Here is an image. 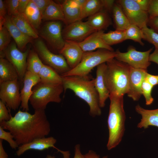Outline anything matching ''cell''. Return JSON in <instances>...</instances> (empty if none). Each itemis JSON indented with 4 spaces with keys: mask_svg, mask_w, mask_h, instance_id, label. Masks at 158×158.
<instances>
[{
    "mask_svg": "<svg viewBox=\"0 0 158 158\" xmlns=\"http://www.w3.org/2000/svg\"><path fill=\"white\" fill-rule=\"evenodd\" d=\"M0 125L12 134L19 146L46 137L51 130L45 110L42 109L35 110L33 114L19 110L14 116L11 115L9 121Z\"/></svg>",
    "mask_w": 158,
    "mask_h": 158,
    "instance_id": "6da1fadb",
    "label": "cell"
},
{
    "mask_svg": "<svg viewBox=\"0 0 158 158\" xmlns=\"http://www.w3.org/2000/svg\"><path fill=\"white\" fill-rule=\"evenodd\" d=\"M62 77L64 91L67 89L71 90L77 96L86 102L89 106V114L92 117L101 115L102 111L99 105V95L95 87V79H91L88 75Z\"/></svg>",
    "mask_w": 158,
    "mask_h": 158,
    "instance_id": "7a4b0ae2",
    "label": "cell"
},
{
    "mask_svg": "<svg viewBox=\"0 0 158 158\" xmlns=\"http://www.w3.org/2000/svg\"><path fill=\"white\" fill-rule=\"evenodd\" d=\"M123 96L109 95L110 104L107 119L109 138L107 147L110 150L121 142L125 130L126 119Z\"/></svg>",
    "mask_w": 158,
    "mask_h": 158,
    "instance_id": "3957f363",
    "label": "cell"
},
{
    "mask_svg": "<svg viewBox=\"0 0 158 158\" xmlns=\"http://www.w3.org/2000/svg\"><path fill=\"white\" fill-rule=\"evenodd\" d=\"M106 64L104 78L109 95L123 96L128 90L130 66L115 58Z\"/></svg>",
    "mask_w": 158,
    "mask_h": 158,
    "instance_id": "277c9868",
    "label": "cell"
},
{
    "mask_svg": "<svg viewBox=\"0 0 158 158\" xmlns=\"http://www.w3.org/2000/svg\"><path fill=\"white\" fill-rule=\"evenodd\" d=\"M63 91L62 83L52 84L40 82L33 89L29 101L34 110H45L50 102H61L60 95Z\"/></svg>",
    "mask_w": 158,
    "mask_h": 158,
    "instance_id": "5b68a950",
    "label": "cell"
},
{
    "mask_svg": "<svg viewBox=\"0 0 158 158\" xmlns=\"http://www.w3.org/2000/svg\"><path fill=\"white\" fill-rule=\"evenodd\" d=\"M116 55V51L105 49H99L95 51L84 52L79 64L61 76H87L94 68L115 58Z\"/></svg>",
    "mask_w": 158,
    "mask_h": 158,
    "instance_id": "8992f818",
    "label": "cell"
},
{
    "mask_svg": "<svg viewBox=\"0 0 158 158\" xmlns=\"http://www.w3.org/2000/svg\"><path fill=\"white\" fill-rule=\"evenodd\" d=\"M34 47L35 51L41 60L61 75L71 69L63 56L61 54H55L51 52L42 40H36Z\"/></svg>",
    "mask_w": 158,
    "mask_h": 158,
    "instance_id": "52a82bcc",
    "label": "cell"
},
{
    "mask_svg": "<svg viewBox=\"0 0 158 158\" xmlns=\"http://www.w3.org/2000/svg\"><path fill=\"white\" fill-rule=\"evenodd\" d=\"M153 49L152 48L146 51H140L137 50L133 47L130 46L126 52H122L118 49L116 50L115 58L132 68L147 70L151 63L149 58Z\"/></svg>",
    "mask_w": 158,
    "mask_h": 158,
    "instance_id": "ba28073f",
    "label": "cell"
},
{
    "mask_svg": "<svg viewBox=\"0 0 158 158\" xmlns=\"http://www.w3.org/2000/svg\"><path fill=\"white\" fill-rule=\"evenodd\" d=\"M20 88L18 80L0 83V100L10 109L16 110L20 106Z\"/></svg>",
    "mask_w": 158,
    "mask_h": 158,
    "instance_id": "9c48e42d",
    "label": "cell"
},
{
    "mask_svg": "<svg viewBox=\"0 0 158 158\" xmlns=\"http://www.w3.org/2000/svg\"><path fill=\"white\" fill-rule=\"evenodd\" d=\"M116 2L121 7L131 24L141 29L147 25L148 13L142 9L135 0H119Z\"/></svg>",
    "mask_w": 158,
    "mask_h": 158,
    "instance_id": "30bf717a",
    "label": "cell"
},
{
    "mask_svg": "<svg viewBox=\"0 0 158 158\" xmlns=\"http://www.w3.org/2000/svg\"><path fill=\"white\" fill-rule=\"evenodd\" d=\"M14 42L9 45L4 53V58L8 60L14 66L19 77L20 83H23L26 71L27 60L30 51L29 49L23 52Z\"/></svg>",
    "mask_w": 158,
    "mask_h": 158,
    "instance_id": "8fae6325",
    "label": "cell"
},
{
    "mask_svg": "<svg viewBox=\"0 0 158 158\" xmlns=\"http://www.w3.org/2000/svg\"><path fill=\"white\" fill-rule=\"evenodd\" d=\"M62 31V25L60 21H49L42 27L39 35L52 48L59 52L65 42Z\"/></svg>",
    "mask_w": 158,
    "mask_h": 158,
    "instance_id": "7c38bea8",
    "label": "cell"
},
{
    "mask_svg": "<svg viewBox=\"0 0 158 158\" xmlns=\"http://www.w3.org/2000/svg\"><path fill=\"white\" fill-rule=\"evenodd\" d=\"M96 31L86 21L80 20L67 25L62 30V34L65 40L79 42Z\"/></svg>",
    "mask_w": 158,
    "mask_h": 158,
    "instance_id": "4fadbf2b",
    "label": "cell"
},
{
    "mask_svg": "<svg viewBox=\"0 0 158 158\" xmlns=\"http://www.w3.org/2000/svg\"><path fill=\"white\" fill-rule=\"evenodd\" d=\"M147 72V70L130 67L127 94L128 97L134 101H138L142 95V85Z\"/></svg>",
    "mask_w": 158,
    "mask_h": 158,
    "instance_id": "5bb4252c",
    "label": "cell"
},
{
    "mask_svg": "<svg viewBox=\"0 0 158 158\" xmlns=\"http://www.w3.org/2000/svg\"><path fill=\"white\" fill-rule=\"evenodd\" d=\"M59 52L65 58L70 68L72 69L80 63L84 52L78 42L65 40L64 45Z\"/></svg>",
    "mask_w": 158,
    "mask_h": 158,
    "instance_id": "9a60e30c",
    "label": "cell"
},
{
    "mask_svg": "<svg viewBox=\"0 0 158 158\" xmlns=\"http://www.w3.org/2000/svg\"><path fill=\"white\" fill-rule=\"evenodd\" d=\"M38 75L27 71L24 75L23 86L20 91L21 104L20 107L24 111H28L29 109L28 102L32 94L33 87L40 82Z\"/></svg>",
    "mask_w": 158,
    "mask_h": 158,
    "instance_id": "2e32d148",
    "label": "cell"
},
{
    "mask_svg": "<svg viewBox=\"0 0 158 158\" xmlns=\"http://www.w3.org/2000/svg\"><path fill=\"white\" fill-rule=\"evenodd\" d=\"M104 31H96L83 41L78 42L84 52L93 51L97 49H105L114 51L111 47L106 44L102 38Z\"/></svg>",
    "mask_w": 158,
    "mask_h": 158,
    "instance_id": "e0dca14e",
    "label": "cell"
},
{
    "mask_svg": "<svg viewBox=\"0 0 158 158\" xmlns=\"http://www.w3.org/2000/svg\"><path fill=\"white\" fill-rule=\"evenodd\" d=\"M106 67V63L97 66L96 77L95 78V87L99 95V105L101 108L104 107L106 101L109 98L110 95L104 78Z\"/></svg>",
    "mask_w": 158,
    "mask_h": 158,
    "instance_id": "ac0fdd59",
    "label": "cell"
},
{
    "mask_svg": "<svg viewBox=\"0 0 158 158\" xmlns=\"http://www.w3.org/2000/svg\"><path fill=\"white\" fill-rule=\"evenodd\" d=\"M56 142V140L52 136L35 139L29 143L19 146L16 152V154L19 156L29 150L42 151L51 147L55 148L58 151L59 149L54 146Z\"/></svg>",
    "mask_w": 158,
    "mask_h": 158,
    "instance_id": "d6986e66",
    "label": "cell"
},
{
    "mask_svg": "<svg viewBox=\"0 0 158 158\" xmlns=\"http://www.w3.org/2000/svg\"><path fill=\"white\" fill-rule=\"evenodd\" d=\"M3 26L8 30L20 51L23 50L27 44L31 41L32 38L23 33L16 26L12 20L11 16L8 15L6 16Z\"/></svg>",
    "mask_w": 158,
    "mask_h": 158,
    "instance_id": "ffe728a7",
    "label": "cell"
},
{
    "mask_svg": "<svg viewBox=\"0 0 158 158\" xmlns=\"http://www.w3.org/2000/svg\"><path fill=\"white\" fill-rule=\"evenodd\" d=\"M64 18V23L67 25L82 20V7L75 0H66L61 4Z\"/></svg>",
    "mask_w": 158,
    "mask_h": 158,
    "instance_id": "44dd1931",
    "label": "cell"
},
{
    "mask_svg": "<svg viewBox=\"0 0 158 158\" xmlns=\"http://www.w3.org/2000/svg\"><path fill=\"white\" fill-rule=\"evenodd\" d=\"M135 110L142 117L137 125L138 128L146 129L150 126L158 127V109H147L137 104L135 107Z\"/></svg>",
    "mask_w": 158,
    "mask_h": 158,
    "instance_id": "7402d4cb",
    "label": "cell"
},
{
    "mask_svg": "<svg viewBox=\"0 0 158 158\" xmlns=\"http://www.w3.org/2000/svg\"><path fill=\"white\" fill-rule=\"evenodd\" d=\"M108 12L102 10L88 17L86 22L96 31L107 29L112 24Z\"/></svg>",
    "mask_w": 158,
    "mask_h": 158,
    "instance_id": "603a6c76",
    "label": "cell"
},
{
    "mask_svg": "<svg viewBox=\"0 0 158 158\" xmlns=\"http://www.w3.org/2000/svg\"><path fill=\"white\" fill-rule=\"evenodd\" d=\"M13 23L24 34L33 39H37L38 35L35 30L29 22L23 13H18L11 16Z\"/></svg>",
    "mask_w": 158,
    "mask_h": 158,
    "instance_id": "cb8c5ba5",
    "label": "cell"
},
{
    "mask_svg": "<svg viewBox=\"0 0 158 158\" xmlns=\"http://www.w3.org/2000/svg\"><path fill=\"white\" fill-rule=\"evenodd\" d=\"M18 80L19 77L14 66L4 58H0V83Z\"/></svg>",
    "mask_w": 158,
    "mask_h": 158,
    "instance_id": "d4e9b609",
    "label": "cell"
},
{
    "mask_svg": "<svg viewBox=\"0 0 158 158\" xmlns=\"http://www.w3.org/2000/svg\"><path fill=\"white\" fill-rule=\"evenodd\" d=\"M42 20L49 21L61 20L64 23V16L61 4L51 0L42 15Z\"/></svg>",
    "mask_w": 158,
    "mask_h": 158,
    "instance_id": "484cf974",
    "label": "cell"
},
{
    "mask_svg": "<svg viewBox=\"0 0 158 158\" xmlns=\"http://www.w3.org/2000/svg\"><path fill=\"white\" fill-rule=\"evenodd\" d=\"M113 17L116 30L125 31L131 24L121 6L115 3L112 10Z\"/></svg>",
    "mask_w": 158,
    "mask_h": 158,
    "instance_id": "4316f807",
    "label": "cell"
},
{
    "mask_svg": "<svg viewBox=\"0 0 158 158\" xmlns=\"http://www.w3.org/2000/svg\"><path fill=\"white\" fill-rule=\"evenodd\" d=\"M23 13L34 29H38L42 20V15L32 0H30Z\"/></svg>",
    "mask_w": 158,
    "mask_h": 158,
    "instance_id": "83f0119b",
    "label": "cell"
},
{
    "mask_svg": "<svg viewBox=\"0 0 158 158\" xmlns=\"http://www.w3.org/2000/svg\"><path fill=\"white\" fill-rule=\"evenodd\" d=\"M38 75L41 82L52 84H62V78L61 75L51 67L47 65L44 64Z\"/></svg>",
    "mask_w": 158,
    "mask_h": 158,
    "instance_id": "f1b7e54d",
    "label": "cell"
},
{
    "mask_svg": "<svg viewBox=\"0 0 158 158\" xmlns=\"http://www.w3.org/2000/svg\"><path fill=\"white\" fill-rule=\"evenodd\" d=\"M103 9V0H86L82 7V19L89 17Z\"/></svg>",
    "mask_w": 158,
    "mask_h": 158,
    "instance_id": "f546056e",
    "label": "cell"
},
{
    "mask_svg": "<svg viewBox=\"0 0 158 158\" xmlns=\"http://www.w3.org/2000/svg\"><path fill=\"white\" fill-rule=\"evenodd\" d=\"M44 65L37 53L30 50L27 60L26 71L38 75Z\"/></svg>",
    "mask_w": 158,
    "mask_h": 158,
    "instance_id": "4dcf8cb0",
    "label": "cell"
},
{
    "mask_svg": "<svg viewBox=\"0 0 158 158\" xmlns=\"http://www.w3.org/2000/svg\"><path fill=\"white\" fill-rule=\"evenodd\" d=\"M102 38L105 43L110 46L126 40L125 31L116 30L107 33L104 32L102 35Z\"/></svg>",
    "mask_w": 158,
    "mask_h": 158,
    "instance_id": "1f68e13d",
    "label": "cell"
},
{
    "mask_svg": "<svg viewBox=\"0 0 158 158\" xmlns=\"http://www.w3.org/2000/svg\"><path fill=\"white\" fill-rule=\"evenodd\" d=\"M125 32L126 40H132L142 46L144 45V44L142 41L143 39L144 35L140 28L135 25L131 24Z\"/></svg>",
    "mask_w": 158,
    "mask_h": 158,
    "instance_id": "d6a6232c",
    "label": "cell"
},
{
    "mask_svg": "<svg viewBox=\"0 0 158 158\" xmlns=\"http://www.w3.org/2000/svg\"><path fill=\"white\" fill-rule=\"evenodd\" d=\"M11 37L8 31L4 26L0 28V58H4V51L10 44Z\"/></svg>",
    "mask_w": 158,
    "mask_h": 158,
    "instance_id": "836d02e7",
    "label": "cell"
},
{
    "mask_svg": "<svg viewBox=\"0 0 158 158\" xmlns=\"http://www.w3.org/2000/svg\"><path fill=\"white\" fill-rule=\"evenodd\" d=\"M144 37L143 39L153 44L155 49L158 50V33L146 25L142 29Z\"/></svg>",
    "mask_w": 158,
    "mask_h": 158,
    "instance_id": "e575fe53",
    "label": "cell"
},
{
    "mask_svg": "<svg viewBox=\"0 0 158 158\" xmlns=\"http://www.w3.org/2000/svg\"><path fill=\"white\" fill-rule=\"evenodd\" d=\"M153 87L145 79L143 81L142 86V95L144 97L146 105H150L153 102L154 99L151 95Z\"/></svg>",
    "mask_w": 158,
    "mask_h": 158,
    "instance_id": "d590c367",
    "label": "cell"
},
{
    "mask_svg": "<svg viewBox=\"0 0 158 158\" xmlns=\"http://www.w3.org/2000/svg\"><path fill=\"white\" fill-rule=\"evenodd\" d=\"M0 126V139L7 141L12 149H16L18 148L19 146L14 140L12 134L10 132L5 131Z\"/></svg>",
    "mask_w": 158,
    "mask_h": 158,
    "instance_id": "8d00e7d4",
    "label": "cell"
},
{
    "mask_svg": "<svg viewBox=\"0 0 158 158\" xmlns=\"http://www.w3.org/2000/svg\"><path fill=\"white\" fill-rule=\"evenodd\" d=\"M19 0H7L5 1L8 15L11 16L18 13V6Z\"/></svg>",
    "mask_w": 158,
    "mask_h": 158,
    "instance_id": "74e56055",
    "label": "cell"
},
{
    "mask_svg": "<svg viewBox=\"0 0 158 158\" xmlns=\"http://www.w3.org/2000/svg\"><path fill=\"white\" fill-rule=\"evenodd\" d=\"M11 115L6 104L0 100V123L9 121Z\"/></svg>",
    "mask_w": 158,
    "mask_h": 158,
    "instance_id": "f35d334b",
    "label": "cell"
},
{
    "mask_svg": "<svg viewBox=\"0 0 158 158\" xmlns=\"http://www.w3.org/2000/svg\"><path fill=\"white\" fill-rule=\"evenodd\" d=\"M148 13L149 18L158 16V0H150Z\"/></svg>",
    "mask_w": 158,
    "mask_h": 158,
    "instance_id": "ab89813d",
    "label": "cell"
},
{
    "mask_svg": "<svg viewBox=\"0 0 158 158\" xmlns=\"http://www.w3.org/2000/svg\"><path fill=\"white\" fill-rule=\"evenodd\" d=\"M40 12L42 16L51 0H32Z\"/></svg>",
    "mask_w": 158,
    "mask_h": 158,
    "instance_id": "60d3db41",
    "label": "cell"
},
{
    "mask_svg": "<svg viewBox=\"0 0 158 158\" xmlns=\"http://www.w3.org/2000/svg\"><path fill=\"white\" fill-rule=\"evenodd\" d=\"M7 10L5 1L0 0V28L3 26L5 18L7 15Z\"/></svg>",
    "mask_w": 158,
    "mask_h": 158,
    "instance_id": "b9f144b4",
    "label": "cell"
},
{
    "mask_svg": "<svg viewBox=\"0 0 158 158\" xmlns=\"http://www.w3.org/2000/svg\"><path fill=\"white\" fill-rule=\"evenodd\" d=\"M147 25L150 28L158 33V16L149 18Z\"/></svg>",
    "mask_w": 158,
    "mask_h": 158,
    "instance_id": "7bdbcfd3",
    "label": "cell"
},
{
    "mask_svg": "<svg viewBox=\"0 0 158 158\" xmlns=\"http://www.w3.org/2000/svg\"><path fill=\"white\" fill-rule=\"evenodd\" d=\"M145 80L153 86L158 85V75H154L147 73Z\"/></svg>",
    "mask_w": 158,
    "mask_h": 158,
    "instance_id": "ee69618b",
    "label": "cell"
},
{
    "mask_svg": "<svg viewBox=\"0 0 158 158\" xmlns=\"http://www.w3.org/2000/svg\"><path fill=\"white\" fill-rule=\"evenodd\" d=\"M30 0H19L18 6V13H23Z\"/></svg>",
    "mask_w": 158,
    "mask_h": 158,
    "instance_id": "f6af8a7d",
    "label": "cell"
},
{
    "mask_svg": "<svg viewBox=\"0 0 158 158\" xmlns=\"http://www.w3.org/2000/svg\"><path fill=\"white\" fill-rule=\"evenodd\" d=\"M135 1L142 9L148 13L150 0H135Z\"/></svg>",
    "mask_w": 158,
    "mask_h": 158,
    "instance_id": "bcb514c9",
    "label": "cell"
},
{
    "mask_svg": "<svg viewBox=\"0 0 158 158\" xmlns=\"http://www.w3.org/2000/svg\"><path fill=\"white\" fill-rule=\"evenodd\" d=\"M104 9L108 12L112 11L115 1L113 0H103Z\"/></svg>",
    "mask_w": 158,
    "mask_h": 158,
    "instance_id": "7dc6e473",
    "label": "cell"
},
{
    "mask_svg": "<svg viewBox=\"0 0 158 158\" xmlns=\"http://www.w3.org/2000/svg\"><path fill=\"white\" fill-rule=\"evenodd\" d=\"M73 158H85L84 155L81 152L79 144H77L75 147Z\"/></svg>",
    "mask_w": 158,
    "mask_h": 158,
    "instance_id": "c3c4849f",
    "label": "cell"
},
{
    "mask_svg": "<svg viewBox=\"0 0 158 158\" xmlns=\"http://www.w3.org/2000/svg\"><path fill=\"white\" fill-rule=\"evenodd\" d=\"M84 155L85 158H100L99 155L92 150H89ZM102 158H108V156H104Z\"/></svg>",
    "mask_w": 158,
    "mask_h": 158,
    "instance_id": "681fc988",
    "label": "cell"
},
{
    "mask_svg": "<svg viewBox=\"0 0 158 158\" xmlns=\"http://www.w3.org/2000/svg\"><path fill=\"white\" fill-rule=\"evenodd\" d=\"M150 62H154L158 65V50L155 49L151 54L149 58Z\"/></svg>",
    "mask_w": 158,
    "mask_h": 158,
    "instance_id": "f907efd6",
    "label": "cell"
},
{
    "mask_svg": "<svg viewBox=\"0 0 158 158\" xmlns=\"http://www.w3.org/2000/svg\"><path fill=\"white\" fill-rule=\"evenodd\" d=\"M2 141L3 140L0 139V158H8V156L4 148Z\"/></svg>",
    "mask_w": 158,
    "mask_h": 158,
    "instance_id": "816d5d0a",
    "label": "cell"
},
{
    "mask_svg": "<svg viewBox=\"0 0 158 158\" xmlns=\"http://www.w3.org/2000/svg\"><path fill=\"white\" fill-rule=\"evenodd\" d=\"M63 154V158H70V153L69 151H63L59 150V151ZM46 158H56L54 156H52L49 154H47Z\"/></svg>",
    "mask_w": 158,
    "mask_h": 158,
    "instance_id": "f5cc1de1",
    "label": "cell"
}]
</instances>
